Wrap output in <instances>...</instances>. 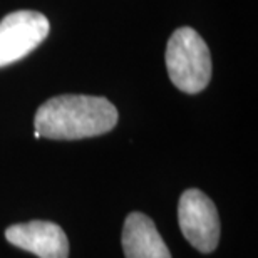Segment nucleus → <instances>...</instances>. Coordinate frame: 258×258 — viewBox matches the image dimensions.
<instances>
[{
    "instance_id": "7ed1b4c3",
    "label": "nucleus",
    "mask_w": 258,
    "mask_h": 258,
    "mask_svg": "<svg viewBox=\"0 0 258 258\" xmlns=\"http://www.w3.org/2000/svg\"><path fill=\"white\" fill-rule=\"evenodd\" d=\"M183 236L201 253H211L220 241V216L215 203L200 189H186L178 203Z\"/></svg>"
},
{
    "instance_id": "f257e3e1",
    "label": "nucleus",
    "mask_w": 258,
    "mask_h": 258,
    "mask_svg": "<svg viewBox=\"0 0 258 258\" xmlns=\"http://www.w3.org/2000/svg\"><path fill=\"white\" fill-rule=\"evenodd\" d=\"M117 119L116 106L106 97L64 94L45 101L34 122L40 138L72 141L109 133Z\"/></svg>"
},
{
    "instance_id": "423d86ee",
    "label": "nucleus",
    "mask_w": 258,
    "mask_h": 258,
    "mask_svg": "<svg viewBox=\"0 0 258 258\" xmlns=\"http://www.w3.org/2000/svg\"><path fill=\"white\" fill-rule=\"evenodd\" d=\"M122 250L126 258H171L154 221L144 213H129L122 226Z\"/></svg>"
},
{
    "instance_id": "39448f33",
    "label": "nucleus",
    "mask_w": 258,
    "mask_h": 258,
    "mask_svg": "<svg viewBox=\"0 0 258 258\" xmlns=\"http://www.w3.org/2000/svg\"><path fill=\"white\" fill-rule=\"evenodd\" d=\"M5 238L10 245L19 246L39 258H67L69 240L64 230L52 221H29L17 223L5 230Z\"/></svg>"
},
{
    "instance_id": "f03ea898",
    "label": "nucleus",
    "mask_w": 258,
    "mask_h": 258,
    "mask_svg": "<svg viewBox=\"0 0 258 258\" xmlns=\"http://www.w3.org/2000/svg\"><path fill=\"white\" fill-rule=\"evenodd\" d=\"M168 76L179 91L198 94L211 79V54L203 37L191 27L174 30L166 45Z\"/></svg>"
},
{
    "instance_id": "20e7f679",
    "label": "nucleus",
    "mask_w": 258,
    "mask_h": 258,
    "mask_svg": "<svg viewBox=\"0 0 258 258\" xmlns=\"http://www.w3.org/2000/svg\"><path fill=\"white\" fill-rule=\"evenodd\" d=\"M50 30L44 14L17 10L0 20V67L14 64L42 44Z\"/></svg>"
}]
</instances>
